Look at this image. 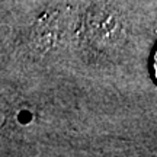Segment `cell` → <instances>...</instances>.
Returning a JSON list of instances; mask_svg holds the SVG:
<instances>
[{"instance_id":"obj_1","label":"cell","mask_w":157,"mask_h":157,"mask_svg":"<svg viewBox=\"0 0 157 157\" xmlns=\"http://www.w3.org/2000/svg\"><path fill=\"white\" fill-rule=\"evenodd\" d=\"M153 74H154V78L157 80V48L154 51V54H153Z\"/></svg>"}]
</instances>
